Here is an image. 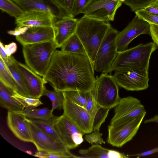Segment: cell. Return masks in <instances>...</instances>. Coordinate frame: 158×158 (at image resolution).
Masks as SVG:
<instances>
[{"label":"cell","instance_id":"obj_47","mask_svg":"<svg viewBox=\"0 0 158 158\" xmlns=\"http://www.w3.org/2000/svg\"><path fill=\"white\" fill-rule=\"evenodd\" d=\"M121 2H122L123 3L125 0H119Z\"/></svg>","mask_w":158,"mask_h":158},{"label":"cell","instance_id":"obj_7","mask_svg":"<svg viewBox=\"0 0 158 158\" xmlns=\"http://www.w3.org/2000/svg\"><path fill=\"white\" fill-rule=\"evenodd\" d=\"M148 69H122L115 70L113 75L118 86L131 91H139L149 87Z\"/></svg>","mask_w":158,"mask_h":158},{"label":"cell","instance_id":"obj_12","mask_svg":"<svg viewBox=\"0 0 158 158\" xmlns=\"http://www.w3.org/2000/svg\"><path fill=\"white\" fill-rule=\"evenodd\" d=\"M146 34H150L149 24L135 15L126 27L119 32L116 40L118 52L127 49L130 43L139 35Z\"/></svg>","mask_w":158,"mask_h":158},{"label":"cell","instance_id":"obj_15","mask_svg":"<svg viewBox=\"0 0 158 158\" xmlns=\"http://www.w3.org/2000/svg\"><path fill=\"white\" fill-rule=\"evenodd\" d=\"M54 36L53 27H28L23 34L15 37L23 46L54 40Z\"/></svg>","mask_w":158,"mask_h":158},{"label":"cell","instance_id":"obj_43","mask_svg":"<svg viewBox=\"0 0 158 158\" xmlns=\"http://www.w3.org/2000/svg\"><path fill=\"white\" fill-rule=\"evenodd\" d=\"M28 27H16L14 30L9 31L7 32L8 34L18 36L23 34L27 30Z\"/></svg>","mask_w":158,"mask_h":158},{"label":"cell","instance_id":"obj_21","mask_svg":"<svg viewBox=\"0 0 158 158\" xmlns=\"http://www.w3.org/2000/svg\"><path fill=\"white\" fill-rule=\"evenodd\" d=\"M78 152L85 158H126L128 157L118 151L105 148L98 144H93L89 148L80 150Z\"/></svg>","mask_w":158,"mask_h":158},{"label":"cell","instance_id":"obj_11","mask_svg":"<svg viewBox=\"0 0 158 158\" xmlns=\"http://www.w3.org/2000/svg\"><path fill=\"white\" fill-rule=\"evenodd\" d=\"M63 109V114L84 133L93 131V119L85 108L73 103L64 96Z\"/></svg>","mask_w":158,"mask_h":158},{"label":"cell","instance_id":"obj_37","mask_svg":"<svg viewBox=\"0 0 158 158\" xmlns=\"http://www.w3.org/2000/svg\"><path fill=\"white\" fill-rule=\"evenodd\" d=\"M102 134L99 132V129L93 131L91 134L85 135L84 136L85 139L89 143L92 145L95 144H102L105 143L102 136Z\"/></svg>","mask_w":158,"mask_h":158},{"label":"cell","instance_id":"obj_35","mask_svg":"<svg viewBox=\"0 0 158 158\" xmlns=\"http://www.w3.org/2000/svg\"><path fill=\"white\" fill-rule=\"evenodd\" d=\"M86 97L87 102L85 108L90 115L93 121L100 106L97 104L94 98L91 91L86 93Z\"/></svg>","mask_w":158,"mask_h":158},{"label":"cell","instance_id":"obj_30","mask_svg":"<svg viewBox=\"0 0 158 158\" xmlns=\"http://www.w3.org/2000/svg\"><path fill=\"white\" fill-rule=\"evenodd\" d=\"M64 95L73 103L85 108L86 102V93L77 90L62 92Z\"/></svg>","mask_w":158,"mask_h":158},{"label":"cell","instance_id":"obj_5","mask_svg":"<svg viewBox=\"0 0 158 158\" xmlns=\"http://www.w3.org/2000/svg\"><path fill=\"white\" fill-rule=\"evenodd\" d=\"M92 93L94 98L100 106L110 109L118 103L121 98L118 85L113 75L102 73L97 76Z\"/></svg>","mask_w":158,"mask_h":158},{"label":"cell","instance_id":"obj_16","mask_svg":"<svg viewBox=\"0 0 158 158\" xmlns=\"http://www.w3.org/2000/svg\"><path fill=\"white\" fill-rule=\"evenodd\" d=\"M55 18L50 13L37 11H25L15 19L16 27H53Z\"/></svg>","mask_w":158,"mask_h":158},{"label":"cell","instance_id":"obj_27","mask_svg":"<svg viewBox=\"0 0 158 158\" xmlns=\"http://www.w3.org/2000/svg\"><path fill=\"white\" fill-rule=\"evenodd\" d=\"M0 81L13 92H17L16 83L12 75L6 66L4 61L0 56Z\"/></svg>","mask_w":158,"mask_h":158},{"label":"cell","instance_id":"obj_38","mask_svg":"<svg viewBox=\"0 0 158 158\" xmlns=\"http://www.w3.org/2000/svg\"><path fill=\"white\" fill-rule=\"evenodd\" d=\"M90 0H75L72 9V13L75 17L81 12Z\"/></svg>","mask_w":158,"mask_h":158},{"label":"cell","instance_id":"obj_25","mask_svg":"<svg viewBox=\"0 0 158 158\" xmlns=\"http://www.w3.org/2000/svg\"><path fill=\"white\" fill-rule=\"evenodd\" d=\"M61 48V51L63 52L87 56L81 41L75 33L65 42Z\"/></svg>","mask_w":158,"mask_h":158},{"label":"cell","instance_id":"obj_34","mask_svg":"<svg viewBox=\"0 0 158 158\" xmlns=\"http://www.w3.org/2000/svg\"><path fill=\"white\" fill-rule=\"evenodd\" d=\"M157 0H125L123 2L129 6L132 11L143 9Z\"/></svg>","mask_w":158,"mask_h":158},{"label":"cell","instance_id":"obj_39","mask_svg":"<svg viewBox=\"0 0 158 158\" xmlns=\"http://www.w3.org/2000/svg\"><path fill=\"white\" fill-rule=\"evenodd\" d=\"M54 0L60 7L68 13L75 17L72 13V9L75 0Z\"/></svg>","mask_w":158,"mask_h":158},{"label":"cell","instance_id":"obj_29","mask_svg":"<svg viewBox=\"0 0 158 158\" xmlns=\"http://www.w3.org/2000/svg\"><path fill=\"white\" fill-rule=\"evenodd\" d=\"M46 96L51 100L52 103L51 110L52 111L55 110L63 109L64 96L62 92L54 89L50 91L47 89L45 87L43 96Z\"/></svg>","mask_w":158,"mask_h":158},{"label":"cell","instance_id":"obj_22","mask_svg":"<svg viewBox=\"0 0 158 158\" xmlns=\"http://www.w3.org/2000/svg\"><path fill=\"white\" fill-rule=\"evenodd\" d=\"M15 61L16 60L11 55L8 56L7 61H4L16 83L17 93L23 96L30 97L27 86L17 68Z\"/></svg>","mask_w":158,"mask_h":158},{"label":"cell","instance_id":"obj_20","mask_svg":"<svg viewBox=\"0 0 158 158\" xmlns=\"http://www.w3.org/2000/svg\"><path fill=\"white\" fill-rule=\"evenodd\" d=\"M7 121L8 127L17 138L24 142L32 143L29 123L25 116L8 111Z\"/></svg>","mask_w":158,"mask_h":158},{"label":"cell","instance_id":"obj_24","mask_svg":"<svg viewBox=\"0 0 158 158\" xmlns=\"http://www.w3.org/2000/svg\"><path fill=\"white\" fill-rule=\"evenodd\" d=\"M18 113L23 115L26 118L37 120L54 122L58 117L54 115L51 109L47 108H36L27 107L24 110Z\"/></svg>","mask_w":158,"mask_h":158},{"label":"cell","instance_id":"obj_36","mask_svg":"<svg viewBox=\"0 0 158 158\" xmlns=\"http://www.w3.org/2000/svg\"><path fill=\"white\" fill-rule=\"evenodd\" d=\"M135 15L140 19L145 21L149 24L158 25V15L150 12L143 9L137 10L135 12Z\"/></svg>","mask_w":158,"mask_h":158},{"label":"cell","instance_id":"obj_41","mask_svg":"<svg viewBox=\"0 0 158 158\" xmlns=\"http://www.w3.org/2000/svg\"><path fill=\"white\" fill-rule=\"evenodd\" d=\"M6 53L8 56H11L17 51V47L16 43L12 42L4 45Z\"/></svg>","mask_w":158,"mask_h":158},{"label":"cell","instance_id":"obj_19","mask_svg":"<svg viewBox=\"0 0 158 158\" xmlns=\"http://www.w3.org/2000/svg\"><path fill=\"white\" fill-rule=\"evenodd\" d=\"M78 19L73 17L55 18L53 27L54 41L57 48H61L65 42L76 32Z\"/></svg>","mask_w":158,"mask_h":158},{"label":"cell","instance_id":"obj_44","mask_svg":"<svg viewBox=\"0 0 158 158\" xmlns=\"http://www.w3.org/2000/svg\"><path fill=\"white\" fill-rule=\"evenodd\" d=\"M158 152V148H155L151 150L147 151L144 152L133 155V156H136L137 157L149 155Z\"/></svg>","mask_w":158,"mask_h":158},{"label":"cell","instance_id":"obj_13","mask_svg":"<svg viewBox=\"0 0 158 158\" xmlns=\"http://www.w3.org/2000/svg\"><path fill=\"white\" fill-rule=\"evenodd\" d=\"M24 11H37L50 13L56 18L74 17L60 7L54 0H12Z\"/></svg>","mask_w":158,"mask_h":158},{"label":"cell","instance_id":"obj_2","mask_svg":"<svg viewBox=\"0 0 158 158\" xmlns=\"http://www.w3.org/2000/svg\"><path fill=\"white\" fill-rule=\"evenodd\" d=\"M111 26L109 23L93 18L83 16L78 19L75 33L81 41L93 68L99 47Z\"/></svg>","mask_w":158,"mask_h":158},{"label":"cell","instance_id":"obj_1","mask_svg":"<svg viewBox=\"0 0 158 158\" xmlns=\"http://www.w3.org/2000/svg\"><path fill=\"white\" fill-rule=\"evenodd\" d=\"M43 78L54 89L61 92L91 91L96 80L87 56L56 50Z\"/></svg>","mask_w":158,"mask_h":158},{"label":"cell","instance_id":"obj_9","mask_svg":"<svg viewBox=\"0 0 158 158\" xmlns=\"http://www.w3.org/2000/svg\"><path fill=\"white\" fill-rule=\"evenodd\" d=\"M114 107L110 124H125L146 112L140 100L131 96L121 98Z\"/></svg>","mask_w":158,"mask_h":158},{"label":"cell","instance_id":"obj_45","mask_svg":"<svg viewBox=\"0 0 158 158\" xmlns=\"http://www.w3.org/2000/svg\"><path fill=\"white\" fill-rule=\"evenodd\" d=\"M0 56L4 61H6L8 60V56L6 53L4 46L1 41H0Z\"/></svg>","mask_w":158,"mask_h":158},{"label":"cell","instance_id":"obj_10","mask_svg":"<svg viewBox=\"0 0 158 158\" xmlns=\"http://www.w3.org/2000/svg\"><path fill=\"white\" fill-rule=\"evenodd\" d=\"M122 3L119 0H90L81 13L109 23L114 20L116 11Z\"/></svg>","mask_w":158,"mask_h":158},{"label":"cell","instance_id":"obj_28","mask_svg":"<svg viewBox=\"0 0 158 158\" xmlns=\"http://www.w3.org/2000/svg\"><path fill=\"white\" fill-rule=\"evenodd\" d=\"M0 9L15 19L22 15L25 11L12 0H0Z\"/></svg>","mask_w":158,"mask_h":158},{"label":"cell","instance_id":"obj_14","mask_svg":"<svg viewBox=\"0 0 158 158\" xmlns=\"http://www.w3.org/2000/svg\"><path fill=\"white\" fill-rule=\"evenodd\" d=\"M28 121L29 123L32 143L36 146L38 151L49 152L70 151L63 143L56 141L32 123Z\"/></svg>","mask_w":158,"mask_h":158},{"label":"cell","instance_id":"obj_3","mask_svg":"<svg viewBox=\"0 0 158 158\" xmlns=\"http://www.w3.org/2000/svg\"><path fill=\"white\" fill-rule=\"evenodd\" d=\"M57 48L54 40L23 45L22 52L26 65L43 77Z\"/></svg>","mask_w":158,"mask_h":158},{"label":"cell","instance_id":"obj_32","mask_svg":"<svg viewBox=\"0 0 158 158\" xmlns=\"http://www.w3.org/2000/svg\"><path fill=\"white\" fill-rule=\"evenodd\" d=\"M110 109L99 106L93 119L92 128L93 131L99 129L107 117Z\"/></svg>","mask_w":158,"mask_h":158},{"label":"cell","instance_id":"obj_17","mask_svg":"<svg viewBox=\"0 0 158 158\" xmlns=\"http://www.w3.org/2000/svg\"><path fill=\"white\" fill-rule=\"evenodd\" d=\"M16 65L27 86L30 97L40 99L47 82L26 65L15 61Z\"/></svg>","mask_w":158,"mask_h":158},{"label":"cell","instance_id":"obj_6","mask_svg":"<svg viewBox=\"0 0 158 158\" xmlns=\"http://www.w3.org/2000/svg\"><path fill=\"white\" fill-rule=\"evenodd\" d=\"M118 33L111 26L110 28L97 52L93 64L94 71L107 73L114 71L112 63L118 53L116 40Z\"/></svg>","mask_w":158,"mask_h":158},{"label":"cell","instance_id":"obj_33","mask_svg":"<svg viewBox=\"0 0 158 158\" xmlns=\"http://www.w3.org/2000/svg\"><path fill=\"white\" fill-rule=\"evenodd\" d=\"M34 156L44 158H76L80 156H76L70 151L65 152H49L44 151H38Z\"/></svg>","mask_w":158,"mask_h":158},{"label":"cell","instance_id":"obj_26","mask_svg":"<svg viewBox=\"0 0 158 158\" xmlns=\"http://www.w3.org/2000/svg\"><path fill=\"white\" fill-rule=\"evenodd\" d=\"M27 118L28 121L54 139L63 143L54 127L53 125L54 122L30 119Z\"/></svg>","mask_w":158,"mask_h":158},{"label":"cell","instance_id":"obj_40","mask_svg":"<svg viewBox=\"0 0 158 158\" xmlns=\"http://www.w3.org/2000/svg\"><path fill=\"white\" fill-rule=\"evenodd\" d=\"M150 35L158 48V25L150 23Z\"/></svg>","mask_w":158,"mask_h":158},{"label":"cell","instance_id":"obj_31","mask_svg":"<svg viewBox=\"0 0 158 158\" xmlns=\"http://www.w3.org/2000/svg\"><path fill=\"white\" fill-rule=\"evenodd\" d=\"M12 96L22 105L23 109L27 107L36 108L43 104L40 99L24 96L16 91L13 92Z\"/></svg>","mask_w":158,"mask_h":158},{"label":"cell","instance_id":"obj_8","mask_svg":"<svg viewBox=\"0 0 158 158\" xmlns=\"http://www.w3.org/2000/svg\"><path fill=\"white\" fill-rule=\"evenodd\" d=\"M146 113L125 124H110L108 126V143L120 148L131 140L137 133Z\"/></svg>","mask_w":158,"mask_h":158},{"label":"cell","instance_id":"obj_23","mask_svg":"<svg viewBox=\"0 0 158 158\" xmlns=\"http://www.w3.org/2000/svg\"><path fill=\"white\" fill-rule=\"evenodd\" d=\"M13 92L0 81V105L8 111L20 112L24 109L22 105L12 96Z\"/></svg>","mask_w":158,"mask_h":158},{"label":"cell","instance_id":"obj_18","mask_svg":"<svg viewBox=\"0 0 158 158\" xmlns=\"http://www.w3.org/2000/svg\"><path fill=\"white\" fill-rule=\"evenodd\" d=\"M53 125L63 143L69 150L75 148L78 146L73 141L76 134L82 132L85 134L63 114L54 121Z\"/></svg>","mask_w":158,"mask_h":158},{"label":"cell","instance_id":"obj_46","mask_svg":"<svg viewBox=\"0 0 158 158\" xmlns=\"http://www.w3.org/2000/svg\"><path fill=\"white\" fill-rule=\"evenodd\" d=\"M151 122L158 123V114L155 115L152 118L145 120L144 122L145 123Z\"/></svg>","mask_w":158,"mask_h":158},{"label":"cell","instance_id":"obj_42","mask_svg":"<svg viewBox=\"0 0 158 158\" xmlns=\"http://www.w3.org/2000/svg\"><path fill=\"white\" fill-rule=\"evenodd\" d=\"M143 9L158 15V0L151 3Z\"/></svg>","mask_w":158,"mask_h":158},{"label":"cell","instance_id":"obj_4","mask_svg":"<svg viewBox=\"0 0 158 158\" xmlns=\"http://www.w3.org/2000/svg\"><path fill=\"white\" fill-rule=\"evenodd\" d=\"M157 46L152 42L140 44L118 52L112 63L114 70L122 69H148L150 58Z\"/></svg>","mask_w":158,"mask_h":158}]
</instances>
